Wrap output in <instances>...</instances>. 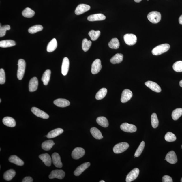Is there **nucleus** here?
<instances>
[{
	"label": "nucleus",
	"mask_w": 182,
	"mask_h": 182,
	"mask_svg": "<svg viewBox=\"0 0 182 182\" xmlns=\"http://www.w3.org/2000/svg\"><path fill=\"white\" fill-rule=\"evenodd\" d=\"M170 48V46L168 44H163L157 46L153 48L152 51V53L153 55H160L168 51Z\"/></svg>",
	"instance_id": "obj_1"
},
{
	"label": "nucleus",
	"mask_w": 182,
	"mask_h": 182,
	"mask_svg": "<svg viewBox=\"0 0 182 182\" xmlns=\"http://www.w3.org/2000/svg\"><path fill=\"white\" fill-rule=\"evenodd\" d=\"M18 65L17 76L18 79L21 80L23 79L25 73L26 63L25 60L20 59L18 61Z\"/></svg>",
	"instance_id": "obj_2"
},
{
	"label": "nucleus",
	"mask_w": 182,
	"mask_h": 182,
	"mask_svg": "<svg viewBox=\"0 0 182 182\" xmlns=\"http://www.w3.org/2000/svg\"><path fill=\"white\" fill-rule=\"evenodd\" d=\"M147 18L152 23H157L161 20V14L160 13L158 12H151L148 14Z\"/></svg>",
	"instance_id": "obj_3"
},
{
	"label": "nucleus",
	"mask_w": 182,
	"mask_h": 182,
	"mask_svg": "<svg viewBox=\"0 0 182 182\" xmlns=\"http://www.w3.org/2000/svg\"><path fill=\"white\" fill-rule=\"evenodd\" d=\"M129 145L126 142H121L117 144L113 147L114 153L116 154L121 153L128 149Z\"/></svg>",
	"instance_id": "obj_4"
},
{
	"label": "nucleus",
	"mask_w": 182,
	"mask_h": 182,
	"mask_svg": "<svg viewBox=\"0 0 182 182\" xmlns=\"http://www.w3.org/2000/svg\"><path fill=\"white\" fill-rule=\"evenodd\" d=\"M123 38L125 42L127 45H134L137 42V37L133 34H127L124 36Z\"/></svg>",
	"instance_id": "obj_5"
},
{
	"label": "nucleus",
	"mask_w": 182,
	"mask_h": 182,
	"mask_svg": "<svg viewBox=\"0 0 182 182\" xmlns=\"http://www.w3.org/2000/svg\"><path fill=\"white\" fill-rule=\"evenodd\" d=\"M85 154V151L83 148L76 147L73 150L72 153V157L74 159H79L82 157Z\"/></svg>",
	"instance_id": "obj_6"
},
{
	"label": "nucleus",
	"mask_w": 182,
	"mask_h": 182,
	"mask_svg": "<svg viewBox=\"0 0 182 182\" xmlns=\"http://www.w3.org/2000/svg\"><path fill=\"white\" fill-rule=\"evenodd\" d=\"M65 176V172L62 170H55L51 172V174L49 175V178L50 179L57 178L62 179H63Z\"/></svg>",
	"instance_id": "obj_7"
},
{
	"label": "nucleus",
	"mask_w": 182,
	"mask_h": 182,
	"mask_svg": "<svg viewBox=\"0 0 182 182\" xmlns=\"http://www.w3.org/2000/svg\"><path fill=\"white\" fill-rule=\"evenodd\" d=\"M102 68L101 60L97 59L94 61L92 64L91 72L93 74L99 73Z\"/></svg>",
	"instance_id": "obj_8"
},
{
	"label": "nucleus",
	"mask_w": 182,
	"mask_h": 182,
	"mask_svg": "<svg viewBox=\"0 0 182 182\" xmlns=\"http://www.w3.org/2000/svg\"><path fill=\"white\" fill-rule=\"evenodd\" d=\"M139 173V170L138 168H135L130 172L127 176L126 181L131 182L137 179Z\"/></svg>",
	"instance_id": "obj_9"
},
{
	"label": "nucleus",
	"mask_w": 182,
	"mask_h": 182,
	"mask_svg": "<svg viewBox=\"0 0 182 182\" xmlns=\"http://www.w3.org/2000/svg\"><path fill=\"white\" fill-rule=\"evenodd\" d=\"M120 127L122 130L128 133L135 132L137 130L135 125L126 123L122 124Z\"/></svg>",
	"instance_id": "obj_10"
},
{
	"label": "nucleus",
	"mask_w": 182,
	"mask_h": 182,
	"mask_svg": "<svg viewBox=\"0 0 182 182\" xmlns=\"http://www.w3.org/2000/svg\"><path fill=\"white\" fill-rule=\"evenodd\" d=\"M133 96V93L129 89H125L123 91L121 98V101L122 103L127 102Z\"/></svg>",
	"instance_id": "obj_11"
},
{
	"label": "nucleus",
	"mask_w": 182,
	"mask_h": 182,
	"mask_svg": "<svg viewBox=\"0 0 182 182\" xmlns=\"http://www.w3.org/2000/svg\"><path fill=\"white\" fill-rule=\"evenodd\" d=\"M31 111L37 117L43 119H48L49 117L47 114L36 107H33L32 108Z\"/></svg>",
	"instance_id": "obj_12"
},
{
	"label": "nucleus",
	"mask_w": 182,
	"mask_h": 182,
	"mask_svg": "<svg viewBox=\"0 0 182 182\" xmlns=\"http://www.w3.org/2000/svg\"><path fill=\"white\" fill-rule=\"evenodd\" d=\"M91 9V7L88 5L81 4L78 5L75 10L76 15H81L85 12L89 11Z\"/></svg>",
	"instance_id": "obj_13"
},
{
	"label": "nucleus",
	"mask_w": 182,
	"mask_h": 182,
	"mask_svg": "<svg viewBox=\"0 0 182 182\" xmlns=\"http://www.w3.org/2000/svg\"><path fill=\"white\" fill-rule=\"evenodd\" d=\"M91 165V163L89 162L82 164L78 167L74 172V175L76 176H79L83 172L89 168Z\"/></svg>",
	"instance_id": "obj_14"
},
{
	"label": "nucleus",
	"mask_w": 182,
	"mask_h": 182,
	"mask_svg": "<svg viewBox=\"0 0 182 182\" xmlns=\"http://www.w3.org/2000/svg\"><path fill=\"white\" fill-rule=\"evenodd\" d=\"M147 87L151 89L152 91L156 93H160L161 91V89L160 86L157 83L152 81H147L145 83Z\"/></svg>",
	"instance_id": "obj_15"
},
{
	"label": "nucleus",
	"mask_w": 182,
	"mask_h": 182,
	"mask_svg": "<svg viewBox=\"0 0 182 182\" xmlns=\"http://www.w3.org/2000/svg\"><path fill=\"white\" fill-rule=\"evenodd\" d=\"M165 160L171 164L177 163V158L175 152L173 151L169 152L166 155Z\"/></svg>",
	"instance_id": "obj_16"
},
{
	"label": "nucleus",
	"mask_w": 182,
	"mask_h": 182,
	"mask_svg": "<svg viewBox=\"0 0 182 182\" xmlns=\"http://www.w3.org/2000/svg\"><path fill=\"white\" fill-rule=\"evenodd\" d=\"M52 161L56 167L61 168L63 167V164L61 161V157L59 154L55 153L52 155Z\"/></svg>",
	"instance_id": "obj_17"
},
{
	"label": "nucleus",
	"mask_w": 182,
	"mask_h": 182,
	"mask_svg": "<svg viewBox=\"0 0 182 182\" xmlns=\"http://www.w3.org/2000/svg\"><path fill=\"white\" fill-rule=\"evenodd\" d=\"M70 62L68 58L65 57L63 59L61 67V73L64 76L66 75L69 68Z\"/></svg>",
	"instance_id": "obj_18"
},
{
	"label": "nucleus",
	"mask_w": 182,
	"mask_h": 182,
	"mask_svg": "<svg viewBox=\"0 0 182 182\" xmlns=\"http://www.w3.org/2000/svg\"><path fill=\"white\" fill-rule=\"evenodd\" d=\"M38 86V81L37 78L34 77L29 81V89L30 92H33L35 91L37 89Z\"/></svg>",
	"instance_id": "obj_19"
},
{
	"label": "nucleus",
	"mask_w": 182,
	"mask_h": 182,
	"mask_svg": "<svg viewBox=\"0 0 182 182\" xmlns=\"http://www.w3.org/2000/svg\"><path fill=\"white\" fill-rule=\"evenodd\" d=\"M105 16L102 14H97L90 15L87 18L88 20L90 21H95L104 20L106 19Z\"/></svg>",
	"instance_id": "obj_20"
},
{
	"label": "nucleus",
	"mask_w": 182,
	"mask_h": 182,
	"mask_svg": "<svg viewBox=\"0 0 182 182\" xmlns=\"http://www.w3.org/2000/svg\"><path fill=\"white\" fill-rule=\"evenodd\" d=\"M54 104L60 107H65L70 105V102L67 100L63 99H59L54 101Z\"/></svg>",
	"instance_id": "obj_21"
},
{
	"label": "nucleus",
	"mask_w": 182,
	"mask_h": 182,
	"mask_svg": "<svg viewBox=\"0 0 182 182\" xmlns=\"http://www.w3.org/2000/svg\"><path fill=\"white\" fill-rule=\"evenodd\" d=\"M63 130L61 128H57L54 129L50 132L47 135H46L45 137H46L48 138L51 139L55 138L58 136L61 135L63 133Z\"/></svg>",
	"instance_id": "obj_22"
},
{
	"label": "nucleus",
	"mask_w": 182,
	"mask_h": 182,
	"mask_svg": "<svg viewBox=\"0 0 182 182\" xmlns=\"http://www.w3.org/2000/svg\"><path fill=\"white\" fill-rule=\"evenodd\" d=\"M39 157L47 166L49 167L51 165L52 159L48 154H43L40 155Z\"/></svg>",
	"instance_id": "obj_23"
},
{
	"label": "nucleus",
	"mask_w": 182,
	"mask_h": 182,
	"mask_svg": "<svg viewBox=\"0 0 182 182\" xmlns=\"http://www.w3.org/2000/svg\"><path fill=\"white\" fill-rule=\"evenodd\" d=\"M3 122L7 127H15L16 123L14 119L10 117H6L3 118Z\"/></svg>",
	"instance_id": "obj_24"
},
{
	"label": "nucleus",
	"mask_w": 182,
	"mask_h": 182,
	"mask_svg": "<svg viewBox=\"0 0 182 182\" xmlns=\"http://www.w3.org/2000/svg\"><path fill=\"white\" fill-rule=\"evenodd\" d=\"M123 54L121 53H117L111 58L110 61L113 64H119L121 63L123 61Z\"/></svg>",
	"instance_id": "obj_25"
},
{
	"label": "nucleus",
	"mask_w": 182,
	"mask_h": 182,
	"mask_svg": "<svg viewBox=\"0 0 182 182\" xmlns=\"http://www.w3.org/2000/svg\"><path fill=\"white\" fill-rule=\"evenodd\" d=\"M57 40L54 38L50 42L47 46V50L48 52H52L57 49Z\"/></svg>",
	"instance_id": "obj_26"
},
{
	"label": "nucleus",
	"mask_w": 182,
	"mask_h": 182,
	"mask_svg": "<svg viewBox=\"0 0 182 182\" xmlns=\"http://www.w3.org/2000/svg\"><path fill=\"white\" fill-rule=\"evenodd\" d=\"M51 71L49 69L47 70L43 74L42 78V81L43 82L44 85H47L50 81V78Z\"/></svg>",
	"instance_id": "obj_27"
},
{
	"label": "nucleus",
	"mask_w": 182,
	"mask_h": 182,
	"mask_svg": "<svg viewBox=\"0 0 182 182\" xmlns=\"http://www.w3.org/2000/svg\"><path fill=\"white\" fill-rule=\"evenodd\" d=\"M91 132L93 137L96 139L100 140L103 138V137L101 131L97 128H91Z\"/></svg>",
	"instance_id": "obj_28"
},
{
	"label": "nucleus",
	"mask_w": 182,
	"mask_h": 182,
	"mask_svg": "<svg viewBox=\"0 0 182 182\" xmlns=\"http://www.w3.org/2000/svg\"><path fill=\"white\" fill-rule=\"evenodd\" d=\"M15 42L12 40H5L0 41V47L1 48H7L16 45Z\"/></svg>",
	"instance_id": "obj_29"
},
{
	"label": "nucleus",
	"mask_w": 182,
	"mask_h": 182,
	"mask_svg": "<svg viewBox=\"0 0 182 182\" xmlns=\"http://www.w3.org/2000/svg\"><path fill=\"white\" fill-rule=\"evenodd\" d=\"M9 161L11 163L15 164L18 166H22L24 164V162L15 155H12L10 157Z\"/></svg>",
	"instance_id": "obj_30"
},
{
	"label": "nucleus",
	"mask_w": 182,
	"mask_h": 182,
	"mask_svg": "<svg viewBox=\"0 0 182 182\" xmlns=\"http://www.w3.org/2000/svg\"><path fill=\"white\" fill-rule=\"evenodd\" d=\"M97 122L101 126L104 127H108L109 123L107 118L104 117H100L97 118Z\"/></svg>",
	"instance_id": "obj_31"
},
{
	"label": "nucleus",
	"mask_w": 182,
	"mask_h": 182,
	"mask_svg": "<svg viewBox=\"0 0 182 182\" xmlns=\"http://www.w3.org/2000/svg\"><path fill=\"white\" fill-rule=\"evenodd\" d=\"M16 175V172L13 169H10L5 172L3 175V178L6 181H11Z\"/></svg>",
	"instance_id": "obj_32"
},
{
	"label": "nucleus",
	"mask_w": 182,
	"mask_h": 182,
	"mask_svg": "<svg viewBox=\"0 0 182 182\" xmlns=\"http://www.w3.org/2000/svg\"><path fill=\"white\" fill-rule=\"evenodd\" d=\"M55 144V143L52 140H48L44 142L42 144V147L45 151H48L51 149Z\"/></svg>",
	"instance_id": "obj_33"
},
{
	"label": "nucleus",
	"mask_w": 182,
	"mask_h": 182,
	"mask_svg": "<svg viewBox=\"0 0 182 182\" xmlns=\"http://www.w3.org/2000/svg\"><path fill=\"white\" fill-rule=\"evenodd\" d=\"M107 90L105 88H102L95 95V98L97 100H101L103 99L106 95Z\"/></svg>",
	"instance_id": "obj_34"
},
{
	"label": "nucleus",
	"mask_w": 182,
	"mask_h": 182,
	"mask_svg": "<svg viewBox=\"0 0 182 182\" xmlns=\"http://www.w3.org/2000/svg\"><path fill=\"white\" fill-rule=\"evenodd\" d=\"M108 46L111 49H117L119 48L120 43L119 40L116 38L112 39L109 42Z\"/></svg>",
	"instance_id": "obj_35"
},
{
	"label": "nucleus",
	"mask_w": 182,
	"mask_h": 182,
	"mask_svg": "<svg viewBox=\"0 0 182 182\" xmlns=\"http://www.w3.org/2000/svg\"><path fill=\"white\" fill-rule=\"evenodd\" d=\"M22 14L24 17L31 18L34 16L35 12L30 8L27 7L22 12Z\"/></svg>",
	"instance_id": "obj_36"
},
{
	"label": "nucleus",
	"mask_w": 182,
	"mask_h": 182,
	"mask_svg": "<svg viewBox=\"0 0 182 182\" xmlns=\"http://www.w3.org/2000/svg\"><path fill=\"white\" fill-rule=\"evenodd\" d=\"M182 115V109L181 108L176 109L173 111L172 114V117L175 121H177Z\"/></svg>",
	"instance_id": "obj_37"
},
{
	"label": "nucleus",
	"mask_w": 182,
	"mask_h": 182,
	"mask_svg": "<svg viewBox=\"0 0 182 182\" xmlns=\"http://www.w3.org/2000/svg\"><path fill=\"white\" fill-rule=\"evenodd\" d=\"M89 35L92 40L95 41L99 38L101 35V32L99 31H95L91 30L89 32Z\"/></svg>",
	"instance_id": "obj_38"
},
{
	"label": "nucleus",
	"mask_w": 182,
	"mask_h": 182,
	"mask_svg": "<svg viewBox=\"0 0 182 182\" xmlns=\"http://www.w3.org/2000/svg\"><path fill=\"white\" fill-rule=\"evenodd\" d=\"M43 27L40 25H37L32 26L28 30L30 33L34 34L43 30Z\"/></svg>",
	"instance_id": "obj_39"
},
{
	"label": "nucleus",
	"mask_w": 182,
	"mask_h": 182,
	"mask_svg": "<svg viewBox=\"0 0 182 182\" xmlns=\"http://www.w3.org/2000/svg\"><path fill=\"white\" fill-rule=\"evenodd\" d=\"M91 41L88 40L87 39H84L82 42V49L85 52H87L90 49L91 45Z\"/></svg>",
	"instance_id": "obj_40"
},
{
	"label": "nucleus",
	"mask_w": 182,
	"mask_h": 182,
	"mask_svg": "<svg viewBox=\"0 0 182 182\" xmlns=\"http://www.w3.org/2000/svg\"><path fill=\"white\" fill-rule=\"evenodd\" d=\"M151 123L152 126L153 128H156L158 126L159 121L157 114L153 113L151 116Z\"/></svg>",
	"instance_id": "obj_41"
},
{
	"label": "nucleus",
	"mask_w": 182,
	"mask_h": 182,
	"mask_svg": "<svg viewBox=\"0 0 182 182\" xmlns=\"http://www.w3.org/2000/svg\"><path fill=\"white\" fill-rule=\"evenodd\" d=\"M165 139L167 142H172L176 140L177 137L173 133L171 132H168L165 135Z\"/></svg>",
	"instance_id": "obj_42"
},
{
	"label": "nucleus",
	"mask_w": 182,
	"mask_h": 182,
	"mask_svg": "<svg viewBox=\"0 0 182 182\" xmlns=\"http://www.w3.org/2000/svg\"><path fill=\"white\" fill-rule=\"evenodd\" d=\"M145 142L142 141L141 142L138 147L136 151L134 156L135 157H138L141 155L145 148Z\"/></svg>",
	"instance_id": "obj_43"
},
{
	"label": "nucleus",
	"mask_w": 182,
	"mask_h": 182,
	"mask_svg": "<svg viewBox=\"0 0 182 182\" xmlns=\"http://www.w3.org/2000/svg\"><path fill=\"white\" fill-rule=\"evenodd\" d=\"M174 70L177 72H182V61L176 62L173 66Z\"/></svg>",
	"instance_id": "obj_44"
},
{
	"label": "nucleus",
	"mask_w": 182,
	"mask_h": 182,
	"mask_svg": "<svg viewBox=\"0 0 182 182\" xmlns=\"http://www.w3.org/2000/svg\"><path fill=\"white\" fill-rule=\"evenodd\" d=\"M11 27L8 25H6L1 26V24L0 26V37H3L5 36L6 34V31L10 29Z\"/></svg>",
	"instance_id": "obj_45"
},
{
	"label": "nucleus",
	"mask_w": 182,
	"mask_h": 182,
	"mask_svg": "<svg viewBox=\"0 0 182 182\" xmlns=\"http://www.w3.org/2000/svg\"><path fill=\"white\" fill-rule=\"evenodd\" d=\"M5 82V75L4 70L3 69L0 70V84L3 85Z\"/></svg>",
	"instance_id": "obj_46"
},
{
	"label": "nucleus",
	"mask_w": 182,
	"mask_h": 182,
	"mask_svg": "<svg viewBox=\"0 0 182 182\" xmlns=\"http://www.w3.org/2000/svg\"><path fill=\"white\" fill-rule=\"evenodd\" d=\"M163 182H173V180L170 176L167 175L164 176L162 178Z\"/></svg>",
	"instance_id": "obj_47"
},
{
	"label": "nucleus",
	"mask_w": 182,
	"mask_h": 182,
	"mask_svg": "<svg viewBox=\"0 0 182 182\" xmlns=\"http://www.w3.org/2000/svg\"><path fill=\"white\" fill-rule=\"evenodd\" d=\"M33 181V180L31 177H26L23 180L22 182H32Z\"/></svg>",
	"instance_id": "obj_48"
},
{
	"label": "nucleus",
	"mask_w": 182,
	"mask_h": 182,
	"mask_svg": "<svg viewBox=\"0 0 182 182\" xmlns=\"http://www.w3.org/2000/svg\"><path fill=\"white\" fill-rule=\"evenodd\" d=\"M179 22L180 24L182 25V15L179 18Z\"/></svg>",
	"instance_id": "obj_49"
},
{
	"label": "nucleus",
	"mask_w": 182,
	"mask_h": 182,
	"mask_svg": "<svg viewBox=\"0 0 182 182\" xmlns=\"http://www.w3.org/2000/svg\"><path fill=\"white\" fill-rule=\"evenodd\" d=\"M142 0H134L135 1L136 3H139Z\"/></svg>",
	"instance_id": "obj_50"
},
{
	"label": "nucleus",
	"mask_w": 182,
	"mask_h": 182,
	"mask_svg": "<svg viewBox=\"0 0 182 182\" xmlns=\"http://www.w3.org/2000/svg\"><path fill=\"white\" fill-rule=\"evenodd\" d=\"M179 85H180V87H182V80H181L180 81Z\"/></svg>",
	"instance_id": "obj_51"
},
{
	"label": "nucleus",
	"mask_w": 182,
	"mask_h": 182,
	"mask_svg": "<svg viewBox=\"0 0 182 182\" xmlns=\"http://www.w3.org/2000/svg\"><path fill=\"white\" fill-rule=\"evenodd\" d=\"M100 182H105V181H100Z\"/></svg>",
	"instance_id": "obj_52"
},
{
	"label": "nucleus",
	"mask_w": 182,
	"mask_h": 182,
	"mask_svg": "<svg viewBox=\"0 0 182 182\" xmlns=\"http://www.w3.org/2000/svg\"><path fill=\"white\" fill-rule=\"evenodd\" d=\"M181 182H182V178H181Z\"/></svg>",
	"instance_id": "obj_53"
},
{
	"label": "nucleus",
	"mask_w": 182,
	"mask_h": 182,
	"mask_svg": "<svg viewBox=\"0 0 182 182\" xmlns=\"http://www.w3.org/2000/svg\"><path fill=\"white\" fill-rule=\"evenodd\" d=\"M1 99L0 100V103H1Z\"/></svg>",
	"instance_id": "obj_54"
},
{
	"label": "nucleus",
	"mask_w": 182,
	"mask_h": 182,
	"mask_svg": "<svg viewBox=\"0 0 182 182\" xmlns=\"http://www.w3.org/2000/svg\"><path fill=\"white\" fill-rule=\"evenodd\" d=\"M148 1H149V0H147Z\"/></svg>",
	"instance_id": "obj_55"
},
{
	"label": "nucleus",
	"mask_w": 182,
	"mask_h": 182,
	"mask_svg": "<svg viewBox=\"0 0 182 182\" xmlns=\"http://www.w3.org/2000/svg\"></svg>",
	"instance_id": "obj_56"
}]
</instances>
